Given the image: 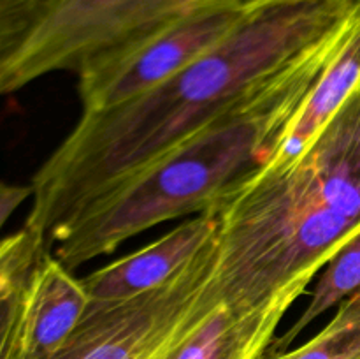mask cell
I'll return each instance as SVG.
<instances>
[{"label": "cell", "mask_w": 360, "mask_h": 359, "mask_svg": "<svg viewBox=\"0 0 360 359\" xmlns=\"http://www.w3.org/2000/svg\"><path fill=\"white\" fill-rule=\"evenodd\" d=\"M360 0H250L234 30L146 94L83 111L32 176L25 227L48 239L232 102L343 27Z\"/></svg>", "instance_id": "cell-1"}, {"label": "cell", "mask_w": 360, "mask_h": 359, "mask_svg": "<svg viewBox=\"0 0 360 359\" xmlns=\"http://www.w3.org/2000/svg\"><path fill=\"white\" fill-rule=\"evenodd\" d=\"M207 213L218 301L238 312L294 305L360 229V81L290 165L259 169Z\"/></svg>", "instance_id": "cell-2"}, {"label": "cell", "mask_w": 360, "mask_h": 359, "mask_svg": "<svg viewBox=\"0 0 360 359\" xmlns=\"http://www.w3.org/2000/svg\"><path fill=\"white\" fill-rule=\"evenodd\" d=\"M352 18L129 182L90 204L48 239L51 256L74 271L162 222L204 213L255 175L336 55Z\"/></svg>", "instance_id": "cell-3"}, {"label": "cell", "mask_w": 360, "mask_h": 359, "mask_svg": "<svg viewBox=\"0 0 360 359\" xmlns=\"http://www.w3.org/2000/svg\"><path fill=\"white\" fill-rule=\"evenodd\" d=\"M220 2L227 0H42L30 30L0 62V97L49 74H79Z\"/></svg>", "instance_id": "cell-4"}, {"label": "cell", "mask_w": 360, "mask_h": 359, "mask_svg": "<svg viewBox=\"0 0 360 359\" xmlns=\"http://www.w3.org/2000/svg\"><path fill=\"white\" fill-rule=\"evenodd\" d=\"M217 263L218 234L167 284L127 299H90L76 329L46 359H171L220 305Z\"/></svg>", "instance_id": "cell-5"}, {"label": "cell", "mask_w": 360, "mask_h": 359, "mask_svg": "<svg viewBox=\"0 0 360 359\" xmlns=\"http://www.w3.org/2000/svg\"><path fill=\"white\" fill-rule=\"evenodd\" d=\"M250 0H227L192 13L136 48L77 74L83 111H101L146 94L220 44Z\"/></svg>", "instance_id": "cell-6"}, {"label": "cell", "mask_w": 360, "mask_h": 359, "mask_svg": "<svg viewBox=\"0 0 360 359\" xmlns=\"http://www.w3.org/2000/svg\"><path fill=\"white\" fill-rule=\"evenodd\" d=\"M218 234V222L211 213L176 225L172 231L144 248L95 270L81 278L90 299L112 301L157 289L181 273Z\"/></svg>", "instance_id": "cell-7"}, {"label": "cell", "mask_w": 360, "mask_h": 359, "mask_svg": "<svg viewBox=\"0 0 360 359\" xmlns=\"http://www.w3.org/2000/svg\"><path fill=\"white\" fill-rule=\"evenodd\" d=\"M90 296L83 280L76 278L51 252H44L32 271L27 289L28 359H46L62 347L83 319Z\"/></svg>", "instance_id": "cell-8"}, {"label": "cell", "mask_w": 360, "mask_h": 359, "mask_svg": "<svg viewBox=\"0 0 360 359\" xmlns=\"http://www.w3.org/2000/svg\"><path fill=\"white\" fill-rule=\"evenodd\" d=\"M360 81V7L348 23L336 55L323 69L302 108L287 127L264 171H280L290 165L313 137L327 125Z\"/></svg>", "instance_id": "cell-9"}, {"label": "cell", "mask_w": 360, "mask_h": 359, "mask_svg": "<svg viewBox=\"0 0 360 359\" xmlns=\"http://www.w3.org/2000/svg\"><path fill=\"white\" fill-rule=\"evenodd\" d=\"M288 310L276 305L238 312L220 303L171 359H264Z\"/></svg>", "instance_id": "cell-10"}, {"label": "cell", "mask_w": 360, "mask_h": 359, "mask_svg": "<svg viewBox=\"0 0 360 359\" xmlns=\"http://www.w3.org/2000/svg\"><path fill=\"white\" fill-rule=\"evenodd\" d=\"M360 291V229L355 231L333 257L323 266L322 275L316 280L309 301L304 312L299 319L280 334L274 338L267 354H278V352L288 351L295 338L327 310L340 306L345 299L354 296Z\"/></svg>", "instance_id": "cell-11"}, {"label": "cell", "mask_w": 360, "mask_h": 359, "mask_svg": "<svg viewBox=\"0 0 360 359\" xmlns=\"http://www.w3.org/2000/svg\"><path fill=\"white\" fill-rule=\"evenodd\" d=\"M48 252L44 239L32 243L0 280V359H28L27 289L35 264Z\"/></svg>", "instance_id": "cell-12"}, {"label": "cell", "mask_w": 360, "mask_h": 359, "mask_svg": "<svg viewBox=\"0 0 360 359\" xmlns=\"http://www.w3.org/2000/svg\"><path fill=\"white\" fill-rule=\"evenodd\" d=\"M264 359H360V291L338 306L336 315L311 340Z\"/></svg>", "instance_id": "cell-13"}, {"label": "cell", "mask_w": 360, "mask_h": 359, "mask_svg": "<svg viewBox=\"0 0 360 359\" xmlns=\"http://www.w3.org/2000/svg\"><path fill=\"white\" fill-rule=\"evenodd\" d=\"M32 197L30 185H16V183L0 182V231L6 222L13 217L14 211L27 199Z\"/></svg>", "instance_id": "cell-14"}, {"label": "cell", "mask_w": 360, "mask_h": 359, "mask_svg": "<svg viewBox=\"0 0 360 359\" xmlns=\"http://www.w3.org/2000/svg\"><path fill=\"white\" fill-rule=\"evenodd\" d=\"M7 267H9V260H7L6 253L0 252V280H2V277L6 275Z\"/></svg>", "instance_id": "cell-15"}]
</instances>
